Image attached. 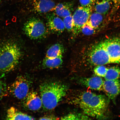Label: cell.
Segmentation results:
<instances>
[{
    "mask_svg": "<svg viewBox=\"0 0 120 120\" xmlns=\"http://www.w3.org/2000/svg\"><path fill=\"white\" fill-rule=\"evenodd\" d=\"M67 94V102L80 109L87 116L100 119L104 117L109 103L106 96L85 90L72 91Z\"/></svg>",
    "mask_w": 120,
    "mask_h": 120,
    "instance_id": "6da1fadb",
    "label": "cell"
},
{
    "mask_svg": "<svg viewBox=\"0 0 120 120\" xmlns=\"http://www.w3.org/2000/svg\"><path fill=\"white\" fill-rule=\"evenodd\" d=\"M85 60L93 66L120 64V38L106 39L93 45L88 49Z\"/></svg>",
    "mask_w": 120,
    "mask_h": 120,
    "instance_id": "7a4b0ae2",
    "label": "cell"
},
{
    "mask_svg": "<svg viewBox=\"0 0 120 120\" xmlns=\"http://www.w3.org/2000/svg\"><path fill=\"white\" fill-rule=\"evenodd\" d=\"M22 55L18 45L11 40L0 43V77H3L16 68Z\"/></svg>",
    "mask_w": 120,
    "mask_h": 120,
    "instance_id": "3957f363",
    "label": "cell"
},
{
    "mask_svg": "<svg viewBox=\"0 0 120 120\" xmlns=\"http://www.w3.org/2000/svg\"><path fill=\"white\" fill-rule=\"evenodd\" d=\"M40 89L42 106L47 110L54 109L68 92L66 86L57 82H45Z\"/></svg>",
    "mask_w": 120,
    "mask_h": 120,
    "instance_id": "277c9868",
    "label": "cell"
},
{
    "mask_svg": "<svg viewBox=\"0 0 120 120\" xmlns=\"http://www.w3.org/2000/svg\"><path fill=\"white\" fill-rule=\"evenodd\" d=\"M23 29L27 36L31 39L42 38L47 34V28L44 23L36 18H31L27 21L24 25Z\"/></svg>",
    "mask_w": 120,
    "mask_h": 120,
    "instance_id": "5b68a950",
    "label": "cell"
},
{
    "mask_svg": "<svg viewBox=\"0 0 120 120\" xmlns=\"http://www.w3.org/2000/svg\"><path fill=\"white\" fill-rule=\"evenodd\" d=\"M92 6L88 7H79L76 9L72 15L73 36L76 37L81 33L82 27L89 19L92 13Z\"/></svg>",
    "mask_w": 120,
    "mask_h": 120,
    "instance_id": "8992f818",
    "label": "cell"
},
{
    "mask_svg": "<svg viewBox=\"0 0 120 120\" xmlns=\"http://www.w3.org/2000/svg\"><path fill=\"white\" fill-rule=\"evenodd\" d=\"M29 82L25 76H18L7 87L8 93L19 100H24L29 93Z\"/></svg>",
    "mask_w": 120,
    "mask_h": 120,
    "instance_id": "52a82bcc",
    "label": "cell"
},
{
    "mask_svg": "<svg viewBox=\"0 0 120 120\" xmlns=\"http://www.w3.org/2000/svg\"><path fill=\"white\" fill-rule=\"evenodd\" d=\"M28 2L32 11L39 14L54 11L56 6L52 0H29Z\"/></svg>",
    "mask_w": 120,
    "mask_h": 120,
    "instance_id": "ba28073f",
    "label": "cell"
},
{
    "mask_svg": "<svg viewBox=\"0 0 120 120\" xmlns=\"http://www.w3.org/2000/svg\"><path fill=\"white\" fill-rule=\"evenodd\" d=\"M47 25L48 28L52 33L60 34L65 29L63 21L55 14L52 13L47 15Z\"/></svg>",
    "mask_w": 120,
    "mask_h": 120,
    "instance_id": "9c48e42d",
    "label": "cell"
},
{
    "mask_svg": "<svg viewBox=\"0 0 120 120\" xmlns=\"http://www.w3.org/2000/svg\"><path fill=\"white\" fill-rule=\"evenodd\" d=\"M103 90L109 99L113 100L120 94V81L105 80L103 82Z\"/></svg>",
    "mask_w": 120,
    "mask_h": 120,
    "instance_id": "30bf717a",
    "label": "cell"
},
{
    "mask_svg": "<svg viewBox=\"0 0 120 120\" xmlns=\"http://www.w3.org/2000/svg\"><path fill=\"white\" fill-rule=\"evenodd\" d=\"M24 100L25 107L30 110H38L42 106L41 97L35 91L29 92Z\"/></svg>",
    "mask_w": 120,
    "mask_h": 120,
    "instance_id": "8fae6325",
    "label": "cell"
},
{
    "mask_svg": "<svg viewBox=\"0 0 120 120\" xmlns=\"http://www.w3.org/2000/svg\"><path fill=\"white\" fill-rule=\"evenodd\" d=\"M104 81L98 76L86 78L82 77L79 79L80 84L91 89L100 91L103 90Z\"/></svg>",
    "mask_w": 120,
    "mask_h": 120,
    "instance_id": "7c38bea8",
    "label": "cell"
},
{
    "mask_svg": "<svg viewBox=\"0 0 120 120\" xmlns=\"http://www.w3.org/2000/svg\"><path fill=\"white\" fill-rule=\"evenodd\" d=\"M73 5L71 2L60 3L56 6L54 10L55 14L60 17L63 18L71 15Z\"/></svg>",
    "mask_w": 120,
    "mask_h": 120,
    "instance_id": "4fadbf2b",
    "label": "cell"
},
{
    "mask_svg": "<svg viewBox=\"0 0 120 120\" xmlns=\"http://www.w3.org/2000/svg\"><path fill=\"white\" fill-rule=\"evenodd\" d=\"M6 119L8 120H34L33 117L19 111L14 107H11L7 111Z\"/></svg>",
    "mask_w": 120,
    "mask_h": 120,
    "instance_id": "5bb4252c",
    "label": "cell"
},
{
    "mask_svg": "<svg viewBox=\"0 0 120 120\" xmlns=\"http://www.w3.org/2000/svg\"><path fill=\"white\" fill-rule=\"evenodd\" d=\"M112 4V0H97L94 4V11L102 15H106Z\"/></svg>",
    "mask_w": 120,
    "mask_h": 120,
    "instance_id": "9a60e30c",
    "label": "cell"
},
{
    "mask_svg": "<svg viewBox=\"0 0 120 120\" xmlns=\"http://www.w3.org/2000/svg\"><path fill=\"white\" fill-rule=\"evenodd\" d=\"M64 51L63 45L59 43H56L51 46L48 49L45 57L49 59H53L63 55Z\"/></svg>",
    "mask_w": 120,
    "mask_h": 120,
    "instance_id": "2e32d148",
    "label": "cell"
},
{
    "mask_svg": "<svg viewBox=\"0 0 120 120\" xmlns=\"http://www.w3.org/2000/svg\"><path fill=\"white\" fill-rule=\"evenodd\" d=\"M63 55L60 56L53 59L45 57L43 61L44 67L49 69L58 68L62 65L63 63Z\"/></svg>",
    "mask_w": 120,
    "mask_h": 120,
    "instance_id": "e0dca14e",
    "label": "cell"
},
{
    "mask_svg": "<svg viewBox=\"0 0 120 120\" xmlns=\"http://www.w3.org/2000/svg\"><path fill=\"white\" fill-rule=\"evenodd\" d=\"M103 15L97 13H91L87 23L94 29L97 30L102 22Z\"/></svg>",
    "mask_w": 120,
    "mask_h": 120,
    "instance_id": "ac0fdd59",
    "label": "cell"
},
{
    "mask_svg": "<svg viewBox=\"0 0 120 120\" xmlns=\"http://www.w3.org/2000/svg\"><path fill=\"white\" fill-rule=\"evenodd\" d=\"M104 78L105 80L119 79L120 78V68L118 67H113L108 68Z\"/></svg>",
    "mask_w": 120,
    "mask_h": 120,
    "instance_id": "d6986e66",
    "label": "cell"
},
{
    "mask_svg": "<svg viewBox=\"0 0 120 120\" xmlns=\"http://www.w3.org/2000/svg\"><path fill=\"white\" fill-rule=\"evenodd\" d=\"M63 21L65 29L69 32H72L73 28V19L72 15H70L64 17Z\"/></svg>",
    "mask_w": 120,
    "mask_h": 120,
    "instance_id": "ffe728a7",
    "label": "cell"
},
{
    "mask_svg": "<svg viewBox=\"0 0 120 120\" xmlns=\"http://www.w3.org/2000/svg\"><path fill=\"white\" fill-rule=\"evenodd\" d=\"M108 68L103 65H98L94 68V72L97 76L101 77H104Z\"/></svg>",
    "mask_w": 120,
    "mask_h": 120,
    "instance_id": "44dd1931",
    "label": "cell"
},
{
    "mask_svg": "<svg viewBox=\"0 0 120 120\" xmlns=\"http://www.w3.org/2000/svg\"><path fill=\"white\" fill-rule=\"evenodd\" d=\"M88 116L86 115H75L70 114L63 117L61 119L63 120H87Z\"/></svg>",
    "mask_w": 120,
    "mask_h": 120,
    "instance_id": "7402d4cb",
    "label": "cell"
},
{
    "mask_svg": "<svg viewBox=\"0 0 120 120\" xmlns=\"http://www.w3.org/2000/svg\"><path fill=\"white\" fill-rule=\"evenodd\" d=\"M96 30L90 26L86 23L82 27L81 32L84 35L90 36L93 35L96 32Z\"/></svg>",
    "mask_w": 120,
    "mask_h": 120,
    "instance_id": "603a6c76",
    "label": "cell"
},
{
    "mask_svg": "<svg viewBox=\"0 0 120 120\" xmlns=\"http://www.w3.org/2000/svg\"><path fill=\"white\" fill-rule=\"evenodd\" d=\"M7 87L5 82L0 80V100L8 93Z\"/></svg>",
    "mask_w": 120,
    "mask_h": 120,
    "instance_id": "cb8c5ba5",
    "label": "cell"
},
{
    "mask_svg": "<svg viewBox=\"0 0 120 120\" xmlns=\"http://www.w3.org/2000/svg\"><path fill=\"white\" fill-rule=\"evenodd\" d=\"M97 0H79L81 5L83 7H88L94 5Z\"/></svg>",
    "mask_w": 120,
    "mask_h": 120,
    "instance_id": "d4e9b609",
    "label": "cell"
},
{
    "mask_svg": "<svg viewBox=\"0 0 120 120\" xmlns=\"http://www.w3.org/2000/svg\"><path fill=\"white\" fill-rule=\"evenodd\" d=\"M112 3L113 4L112 10L116 11L119 8L120 5V0H112Z\"/></svg>",
    "mask_w": 120,
    "mask_h": 120,
    "instance_id": "484cf974",
    "label": "cell"
},
{
    "mask_svg": "<svg viewBox=\"0 0 120 120\" xmlns=\"http://www.w3.org/2000/svg\"><path fill=\"white\" fill-rule=\"evenodd\" d=\"M57 118L53 116H45L40 118L39 120H57Z\"/></svg>",
    "mask_w": 120,
    "mask_h": 120,
    "instance_id": "4316f807",
    "label": "cell"
},
{
    "mask_svg": "<svg viewBox=\"0 0 120 120\" xmlns=\"http://www.w3.org/2000/svg\"><path fill=\"white\" fill-rule=\"evenodd\" d=\"M6 0H0V3L1 2H2L3 1Z\"/></svg>",
    "mask_w": 120,
    "mask_h": 120,
    "instance_id": "83f0119b",
    "label": "cell"
}]
</instances>
